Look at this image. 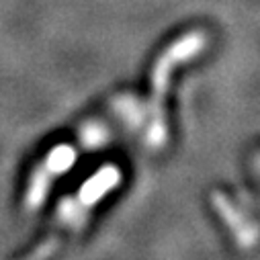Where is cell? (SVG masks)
<instances>
[{
  "label": "cell",
  "instance_id": "6da1fadb",
  "mask_svg": "<svg viewBox=\"0 0 260 260\" xmlns=\"http://www.w3.org/2000/svg\"><path fill=\"white\" fill-rule=\"evenodd\" d=\"M205 47V33L190 31L176 39L156 61L152 70V96H150V127H148V144L152 148H162L166 144V115L164 101L170 84V72L182 61L199 55Z\"/></svg>",
  "mask_w": 260,
  "mask_h": 260
},
{
  "label": "cell",
  "instance_id": "7a4b0ae2",
  "mask_svg": "<svg viewBox=\"0 0 260 260\" xmlns=\"http://www.w3.org/2000/svg\"><path fill=\"white\" fill-rule=\"evenodd\" d=\"M119 182H121V170L117 166H103L99 172H94L92 178L84 182V186L74 197L59 203L55 213V228L78 234L84 228V221L92 211V207Z\"/></svg>",
  "mask_w": 260,
  "mask_h": 260
},
{
  "label": "cell",
  "instance_id": "3957f363",
  "mask_svg": "<svg viewBox=\"0 0 260 260\" xmlns=\"http://www.w3.org/2000/svg\"><path fill=\"white\" fill-rule=\"evenodd\" d=\"M76 162V152L70 146H57L53 148L43 164H39V168L35 170V174L29 180V188H27V197H25V205L27 209L35 211L47 197V188L51 186V180L63 172H68Z\"/></svg>",
  "mask_w": 260,
  "mask_h": 260
},
{
  "label": "cell",
  "instance_id": "277c9868",
  "mask_svg": "<svg viewBox=\"0 0 260 260\" xmlns=\"http://www.w3.org/2000/svg\"><path fill=\"white\" fill-rule=\"evenodd\" d=\"M213 203H215V209L217 213L223 217V221L230 225V230L234 232L238 244L242 248H252L256 244V228L250 225L244 215L238 211V207L228 199L223 197L221 192H213Z\"/></svg>",
  "mask_w": 260,
  "mask_h": 260
}]
</instances>
